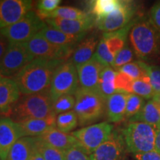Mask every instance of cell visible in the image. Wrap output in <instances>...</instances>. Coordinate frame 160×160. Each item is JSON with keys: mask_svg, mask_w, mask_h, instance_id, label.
<instances>
[{"mask_svg": "<svg viewBox=\"0 0 160 160\" xmlns=\"http://www.w3.org/2000/svg\"><path fill=\"white\" fill-rule=\"evenodd\" d=\"M64 62L65 61L34 59L13 79L19 87L20 93L25 96L49 91L57 68Z\"/></svg>", "mask_w": 160, "mask_h": 160, "instance_id": "obj_1", "label": "cell"}, {"mask_svg": "<svg viewBox=\"0 0 160 160\" xmlns=\"http://www.w3.org/2000/svg\"><path fill=\"white\" fill-rule=\"evenodd\" d=\"M129 42L136 57L141 61L153 59L160 51V33L146 17H139L132 26Z\"/></svg>", "mask_w": 160, "mask_h": 160, "instance_id": "obj_2", "label": "cell"}, {"mask_svg": "<svg viewBox=\"0 0 160 160\" xmlns=\"http://www.w3.org/2000/svg\"><path fill=\"white\" fill-rule=\"evenodd\" d=\"M49 91L25 95L16 103L12 110V120L17 123L28 119H43L56 115Z\"/></svg>", "mask_w": 160, "mask_h": 160, "instance_id": "obj_3", "label": "cell"}, {"mask_svg": "<svg viewBox=\"0 0 160 160\" xmlns=\"http://www.w3.org/2000/svg\"><path fill=\"white\" fill-rule=\"evenodd\" d=\"M74 111L79 125H89L103 117L106 112V100L97 91H90L79 87L74 94Z\"/></svg>", "mask_w": 160, "mask_h": 160, "instance_id": "obj_4", "label": "cell"}, {"mask_svg": "<svg viewBox=\"0 0 160 160\" xmlns=\"http://www.w3.org/2000/svg\"><path fill=\"white\" fill-rule=\"evenodd\" d=\"M128 151L143 153L155 148L156 128L142 122H129L122 130Z\"/></svg>", "mask_w": 160, "mask_h": 160, "instance_id": "obj_5", "label": "cell"}, {"mask_svg": "<svg viewBox=\"0 0 160 160\" xmlns=\"http://www.w3.org/2000/svg\"><path fill=\"white\" fill-rule=\"evenodd\" d=\"M76 65L71 61H65L57 68L49 89L52 101L65 95H74L79 88Z\"/></svg>", "mask_w": 160, "mask_h": 160, "instance_id": "obj_6", "label": "cell"}, {"mask_svg": "<svg viewBox=\"0 0 160 160\" xmlns=\"http://www.w3.org/2000/svg\"><path fill=\"white\" fill-rule=\"evenodd\" d=\"M46 25L45 22L38 17L35 11H30L21 20L5 28L0 30V33L13 43H25Z\"/></svg>", "mask_w": 160, "mask_h": 160, "instance_id": "obj_7", "label": "cell"}, {"mask_svg": "<svg viewBox=\"0 0 160 160\" xmlns=\"http://www.w3.org/2000/svg\"><path fill=\"white\" fill-rule=\"evenodd\" d=\"M139 4L135 1L122 0L121 5L109 15L96 19L95 26L104 33H110L123 28L137 19Z\"/></svg>", "mask_w": 160, "mask_h": 160, "instance_id": "obj_8", "label": "cell"}, {"mask_svg": "<svg viewBox=\"0 0 160 160\" xmlns=\"http://www.w3.org/2000/svg\"><path fill=\"white\" fill-rule=\"evenodd\" d=\"M34 59L25 43L10 42L0 61V73L3 77L13 79L25 66Z\"/></svg>", "mask_w": 160, "mask_h": 160, "instance_id": "obj_9", "label": "cell"}, {"mask_svg": "<svg viewBox=\"0 0 160 160\" xmlns=\"http://www.w3.org/2000/svg\"><path fill=\"white\" fill-rule=\"evenodd\" d=\"M113 131V126L108 122L91 125L72 132L86 152L91 155L97 148L108 139Z\"/></svg>", "mask_w": 160, "mask_h": 160, "instance_id": "obj_10", "label": "cell"}, {"mask_svg": "<svg viewBox=\"0 0 160 160\" xmlns=\"http://www.w3.org/2000/svg\"><path fill=\"white\" fill-rule=\"evenodd\" d=\"M30 53L34 59L67 61L73 54L75 48L59 46L51 43L39 34L25 42Z\"/></svg>", "mask_w": 160, "mask_h": 160, "instance_id": "obj_11", "label": "cell"}, {"mask_svg": "<svg viewBox=\"0 0 160 160\" xmlns=\"http://www.w3.org/2000/svg\"><path fill=\"white\" fill-rule=\"evenodd\" d=\"M128 150L122 131L114 130L105 142L90 155L91 160H124Z\"/></svg>", "mask_w": 160, "mask_h": 160, "instance_id": "obj_12", "label": "cell"}, {"mask_svg": "<svg viewBox=\"0 0 160 160\" xmlns=\"http://www.w3.org/2000/svg\"><path fill=\"white\" fill-rule=\"evenodd\" d=\"M33 2L29 0L0 1V30L18 22L32 11Z\"/></svg>", "mask_w": 160, "mask_h": 160, "instance_id": "obj_13", "label": "cell"}, {"mask_svg": "<svg viewBox=\"0 0 160 160\" xmlns=\"http://www.w3.org/2000/svg\"><path fill=\"white\" fill-rule=\"evenodd\" d=\"M24 137L21 126L8 117L0 119V159L6 160L13 145Z\"/></svg>", "mask_w": 160, "mask_h": 160, "instance_id": "obj_14", "label": "cell"}, {"mask_svg": "<svg viewBox=\"0 0 160 160\" xmlns=\"http://www.w3.org/2000/svg\"><path fill=\"white\" fill-rule=\"evenodd\" d=\"M105 68L94 57L87 62L77 66L79 87L97 91L100 75Z\"/></svg>", "mask_w": 160, "mask_h": 160, "instance_id": "obj_15", "label": "cell"}, {"mask_svg": "<svg viewBox=\"0 0 160 160\" xmlns=\"http://www.w3.org/2000/svg\"><path fill=\"white\" fill-rule=\"evenodd\" d=\"M96 19L93 15L83 19L67 20L61 19H48L45 23L53 28L71 35H85L95 25Z\"/></svg>", "mask_w": 160, "mask_h": 160, "instance_id": "obj_16", "label": "cell"}, {"mask_svg": "<svg viewBox=\"0 0 160 160\" xmlns=\"http://www.w3.org/2000/svg\"><path fill=\"white\" fill-rule=\"evenodd\" d=\"M20 91L14 80L7 77L0 79V115L11 116L20 99Z\"/></svg>", "mask_w": 160, "mask_h": 160, "instance_id": "obj_17", "label": "cell"}, {"mask_svg": "<svg viewBox=\"0 0 160 160\" xmlns=\"http://www.w3.org/2000/svg\"><path fill=\"white\" fill-rule=\"evenodd\" d=\"M128 93L116 91L106 101V116L110 122L117 123L125 119Z\"/></svg>", "mask_w": 160, "mask_h": 160, "instance_id": "obj_18", "label": "cell"}, {"mask_svg": "<svg viewBox=\"0 0 160 160\" xmlns=\"http://www.w3.org/2000/svg\"><path fill=\"white\" fill-rule=\"evenodd\" d=\"M99 43L98 37L94 34L83 38L80 42L75 46L71 61L76 67L88 62L94 55Z\"/></svg>", "mask_w": 160, "mask_h": 160, "instance_id": "obj_19", "label": "cell"}, {"mask_svg": "<svg viewBox=\"0 0 160 160\" xmlns=\"http://www.w3.org/2000/svg\"><path fill=\"white\" fill-rule=\"evenodd\" d=\"M24 137H37L52 128L57 127V116L51 115L43 119H28L19 123Z\"/></svg>", "mask_w": 160, "mask_h": 160, "instance_id": "obj_20", "label": "cell"}, {"mask_svg": "<svg viewBox=\"0 0 160 160\" xmlns=\"http://www.w3.org/2000/svg\"><path fill=\"white\" fill-rule=\"evenodd\" d=\"M39 137L49 145L63 151H67L78 143L77 139L73 136L63 133L57 128H52Z\"/></svg>", "mask_w": 160, "mask_h": 160, "instance_id": "obj_21", "label": "cell"}, {"mask_svg": "<svg viewBox=\"0 0 160 160\" xmlns=\"http://www.w3.org/2000/svg\"><path fill=\"white\" fill-rule=\"evenodd\" d=\"M36 151L37 137H22L11 148L6 160H30Z\"/></svg>", "mask_w": 160, "mask_h": 160, "instance_id": "obj_22", "label": "cell"}, {"mask_svg": "<svg viewBox=\"0 0 160 160\" xmlns=\"http://www.w3.org/2000/svg\"><path fill=\"white\" fill-rule=\"evenodd\" d=\"M38 34L45 38L51 43L59 46L73 47L78 42L81 41L85 35H71L46 25Z\"/></svg>", "mask_w": 160, "mask_h": 160, "instance_id": "obj_23", "label": "cell"}, {"mask_svg": "<svg viewBox=\"0 0 160 160\" xmlns=\"http://www.w3.org/2000/svg\"><path fill=\"white\" fill-rule=\"evenodd\" d=\"M137 18L123 28L110 33H103L102 39L105 41L109 51L114 57L127 44L129 32Z\"/></svg>", "mask_w": 160, "mask_h": 160, "instance_id": "obj_24", "label": "cell"}, {"mask_svg": "<svg viewBox=\"0 0 160 160\" xmlns=\"http://www.w3.org/2000/svg\"><path fill=\"white\" fill-rule=\"evenodd\" d=\"M129 122H142L157 128L160 126V105L153 99L148 100L142 111Z\"/></svg>", "mask_w": 160, "mask_h": 160, "instance_id": "obj_25", "label": "cell"}, {"mask_svg": "<svg viewBox=\"0 0 160 160\" xmlns=\"http://www.w3.org/2000/svg\"><path fill=\"white\" fill-rule=\"evenodd\" d=\"M117 72L113 68L108 66L103 69L100 75L97 91L106 101L117 91L115 88V78Z\"/></svg>", "mask_w": 160, "mask_h": 160, "instance_id": "obj_26", "label": "cell"}, {"mask_svg": "<svg viewBox=\"0 0 160 160\" xmlns=\"http://www.w3.org/2000/svg\"><path fill=\"white\" fill-rule=\"evenodd\" d=\"M122 0H95L88 2L89 13L96 19L109 15L121 5Z\"/></svg>", "mask_w": 160, "mask_h": 160, "instance_id": "obj_27", "label": "cell"}, {"mask_svg": "<svg viewBox=\"0 0 160 160\" xmlns=\"http://www.w3.org/2000/svg\"><path fill=\"white\" fill-rule=\"evenodd\" d=\"M90 15L89 13L78 9L77 8L63 6L58 8L48 16V19H61L67 20H77L85 19Z\"/></svg>", "mask_w": 160, "mask_h": 160, "instance_id": "obj_28", "label": "cell"}, {"mask_svg": "<svg viewBox=\"0 0 160 160\" xmlns=\"http://www.w3.org/2000/svg\"><path fill=\"white\" fill-rule=\"evenodd\" d=\"M132 93H134L144 99L151 100L155 96V92L152 88L148 75L133 80L132 85Z\"/></svg>", "mask_w": 160, "mask_h": 160, "instance_id": "obj_29", "label": "cell"}, {"mask_svg": "<svg viewBox=\"0 0 160 160\" xmlns=\"http://www.w3.org/2000/svg\"><path fill=\"white\" fill-rule=\"evenodd\" d=\"M79 125L78 117L74 111L60 113L57 117V128L63 133H69Z\"/></svg>", "mask_w": 160, "mask_h": 160, "instance_id": "obj_30", "label": "cell"}, {"mask_svg": "<svg viewBox=\"0 0 160 160\" xmlns=\"http://www.w3.org/2000/svg\"><path fill=\"white\" fill-rule=\"evenodd\" d=\"M37 151L45 160H65V151L52 147L39 137H37Z\"/></svg>", "mask_w": 160, "mask_h": 160, "instance_id": "obj_31", "label": "cell"}, {"mask_svg": "<svg viewBox=\"0 0 160 160\" xmlns=\"http://www.w3.org/2000/svg\"><path fill=\"white\" fill-rule=\"evenodd\" d=\"M147 65L148 63H146L145 62L137 60L124 65L117 71L122 72L131 77L132 79L136 80L148 75L147 69H146Z\"/></svg>", "mask_w": 160, "mask_h": 160, "instance_id": "obj_32", "label": "cell"}, {"mask_svg": "<svg viewBox=\"0 0 160 160\" xmlns=\"http://www.w3.org/2000/svg\"><path fill=\"white\" fill-rule=\"evenodd\" d=\"M145 99L134 93H129L126 102L125 119L130 120L137 116L145 106Z\"/></svg>", "mask_w": 160, "mask_h": 160, "instance_id": "obj_33", "label": "cell"}, {"mask_svg": "<svg viewBox=\"0 0 160 160\" xmlns=\"http://www.w3.org/2000/svg\"><path fill=\"white\" fill-rule=\"evenodd\" d=\"M135 56L136 55L132 48L127 43L125 47L115 56L113 63L111 67L115 71H118L122 67H123L124 65L132 62Z\"/></svg>", "mask_w": 160, "mask_h": 160, "instance_id": "obj_34", "label": "cell"}, {"mask_svg": "<svg viewBox=\"0 0 160 160\" xmlns=\"http://www.w3.org/2000/svg\"><path fill=\"white\" fill-rule=\"evenodd\" d=\"M61 2V0H41V1H39L37 3L36 13L42 20L45 21L48 16L59 8Z\"/></svg>", "mask_w": 160, "mask_h": 160, "instance_id": "obj_35", "label": "cell"}, {"mask_svg": "<svg viewBox=\"0 0 160 160\" xmlns=\"http://www.w3.org/2000/svg\"><path fill=\"white\" fill-rule=\"evenodd\" d=\"M76 99L74 95H65L53 102V107L55 114H60L65 112L72 111L74 108Z\"/></svg>", "mask_w": 160, "mask_h": 160, "instance_id": "obj_36", "label": "cell"}, {"mask_svg": "<svg viewBox=\"0 0 160 160\" xmlns=\"http://www.w3.org/2000/svg\"><path fill=\"white\" fill-rule=\"evenodd\" d=\"M93 57L100 63L102 64L105 67H108V66L111 67L115 58L114 56L109 51L105 41L102 39H101V40L99 41V45L97 46V51H96Z\"/></svg>", "mask_w": 160, "mask_h": 160, "instance_id": "obj_37", "label": "cell"}, {"mask_svg": "<svg viewBox=\"0 0 160 160\" xmlns=\"http://www.w3.org/2000/svg\"><path fill=\"white\" fill-rule=\"evenodd\" d=\"M133 79L122 72L117 71L115 78V88L117 91L132 93V85Z\"/></svg>", "mask_w": 160, "mask_h": 160, "instance_id": "obj_38", "label": "cell"}, {"mask_svg": "<svg viewBox=\"0 0 160 160\" xmlns=\"http://www.w3.org/2000/svg\"><path fill=\"white\" fill-rule=\"evenodd\" d=\"M65 160H91V157L78 142L65 151Z\"/></svg>", "mask_w": 160, "mask_h": 160, "instance_id": "obj_39", "label": "cell"}, {"mask_svg": "<svg viewBox=\"0 0 160 160\" xmlns=\"http://www.w3.org/2000/svg\"><path fill=\"white\" fill-rule=\"evenodd\" d=\"M146 69L155 94H159L160 93V67L157 65H149L148 64Z\"/></svg>", "mask_w": 160, "mask_h": 160, "instance_id": "obj_40", "label": "cell"}, {"mask_svg": "<svg viewBox=\"0 0 160 160\" xmlns=\"http://www.w3.org/2000/svg\"><path fill=\"white\" fill-rule=\"evenodd\" d=\"M148 19L153 27L160 33V1L152 6Z\"/></svg>", "mask_w": 160, "mask_h": 160, "instance_id": "obj_41", "label": "cell"}, {"mask_svg": "<svg viewBox=\"0 0 160 160\" xmlns=\"http://www.w3.org/2000/svg\"><path fill=\"white\" fill-rule=\"evenodd\" d=\"M133 157L137 160H160V153L153 150L146 153L133 154Z\"/></svg>", "mask_w": 160, "mask_h": 160, "instance_id": "obj_42", "label": "cell"}, {"mask_svg": "<svg viewBox=\"0 0 160 160\" xmlns=\"http://www.w3.org/2000/svg\"><path fill=\"white\" fill-rule=\"evenodd\" d=\"M9 43L8 40L0 33V61L2 59L8 48Z\"/></svg>", "mask_w": 160, "mask_h": 160, "instance_id": "obj_43", "label": "cell"}, {"mask_svg": "<svg viewBox=\"0 0 160 160\" xmlns=\"http://www.w3.org/2000/svg\"><path fill=\"white\" fill-rule=\"evenodd\" d=\"M154 150L160 153V126L156 128V140Z\"/></svg>", "mask_w": 160, "mask_h": 160, "instance_id": "obj_44", "label": "cell"}, {"mask_svg": "<svg viewBox=\"0 0 160 160\" xmlns=\"http://www.w3.org/2000/svg\"><path fill=\"white\" fill-rule=\"evenodd\" d=\"M30 160H45V159H44L42 156L40 154L39 152L37 151L34 153V154L32 156V157Z\"/></svg>", "mask_w": 160, "mask_h": 160, "instance_id": "obj_45", "label": "cell"}, {"mask_svg": "<svg viewBox=\"0 0 160 160\" xmlns=\"http://www.w3.org/2000/svg\"><path fill=\"white\" fill-rule=\"evenodd\" d=\"M152 99H153L154 101L157 102L160 105V93H159V94H155V96Z\"/></svg>", "mask_w": 160, "mask_h": 160, "instance_id": "obj_46", "label": "cell"}, {"mask_svg": "<svg viewBox=\"0 0 160 160\" xmlns=\"http://www.w3.org/2000/svg\"><path fill=\"white\" fill-rule=\"evenodd\" d=\"M2 74H1V73H0V79H2Z\"/></svg>", "mask_w": 160, "mask_h": 160, "instance_id": "obj_47", "label": "cell"}, {"mask_svg": "<svg viewBox=\"0 0 160 160\" xmlns=\"http://www.w3.org/2000/svg\"><path fill=\"white\" fill-rule=\"evenodd\" d=\"M0 160H1V159H0Z\"/></svg>", "mask_w": 160, "mask_h": 160, "instance_id": "obj_48", "label": "cell"}]
</instances>
